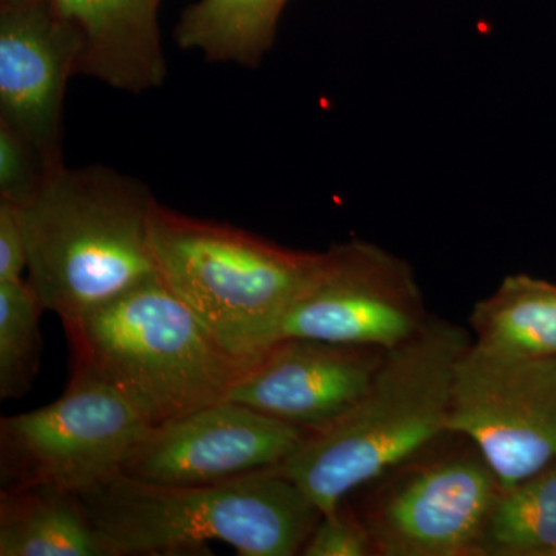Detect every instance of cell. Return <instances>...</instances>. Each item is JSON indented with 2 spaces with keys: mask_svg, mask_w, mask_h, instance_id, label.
I'll return each instance as SVG.
<instances>
[{
  "mask_svg": "<svg viewBox=\"0 0 556 556\" xmlns=\"http://www.w3.org/2000/svg\"><path fill=\"white\" fill-rule=\"evenodd\" d=\"M471 334L441 318L388 350L356 404L306 433L280 470L332 510L365 485L447 437L453 375Z\"/></svg>",
  "mask_w": 556,
  "mask_h": 556,
  "instance_id": "cell-1",
  "label": "cell"
},
{
  "mask_svg": "<svg viewBox=\"0 0 556 556\" xmlns=\"http://www.w3.org/2000/svg\"><path fill=\"white\" fill-rule=\"evenodd\" d=\"M72 493L116 556L204 555L211 541L243 556L302 555L324 515L278 466L203 485L118 471Z\"/></svg>",
  "mask_w": 556,
  "mask_h": 556,
  "instance_id": "cell-2",
  "label": "cell"
},
{
  "mask_svg": "<svg viewBox=\"0 0 556 556\" xmlns=\"http://www.w3.org/2000/svg\"><path fill=\"white\" fill-rule=\"evenodd\" d=\"M155 199L105 166L51 170L21 207L28 283L62 324L102 308L159 276L150 247Z\"/></svg>",
  "mask_w": 556,
  "mask_h": 556,
  "instance_id": "cell-3",
  "label": "cell"
},
{
  "mask_svg": "<svg viewBox=\"0 0 556 556\" xmlns=\"http://www.w3.org/2000/svg\"><path fill=\"white\" fill-rule=\"evenodd\" d=\"M62 325L73 378L115 391L152 427L225 401L257 362L223 346L159 276Z\"/></svg>",
  "mask_w": 556,
  "mask_h": 556,
  "instance_id": "cell-4",
  "label": "cell"
},
{
  "mask_svg": "<svg viewBox=\"0 0 556 556\" xmlns=\"http://www.w3.org/2000/svg\"><path fill=\"white\" fill-rule=\"evenodd\" d=\"M150 247L175 298L236 356L258 361L316 269L318 252L278 247L155 203Z\"/></svg>",
  "mask_w": 556,
  "mask_h": 556,
  "instance_id": "cell-5",
  "label": "cell"
},
{
  "mask_svg": "<svg viewBox=\"0 0 556 556\" xmlns=\"http://www.w3.org/2000/svg\"><path fill=\"white\" fill-rule=\"evenodd\" d=\"M433 444L364 486L356 510L376 556H484L503 484L471 442L447 452Z\"/></svg>",
  "mask_w": 556,
  "mask_h": 556,
  "instance_id": "cell-6",
  "label": "cell"
},
{
  "mask_svg": "<svg viewBox=\"0 0 556 556\" xmlns=\"http://www.w3.org/2000/svg\"><path fill=\"white\" fill-rule=\"evenodd\" d=\"M150 430L115 391L72 376L53 404L0 419V482L79 492L123 471Z\"/></svg>",
  "mask_w": 556,
  "mask_h": 556,
  "instance_id": "cell-7",
  "label": "cell"
},
{
  "mask_svg": "<svg viewBox=\"0 0 556 556\" xmlns=\"http://www.w3.org/2000/svg\"><path fill=\"white\" fill-rule=\"evenodd\" d=\"M447 430L484 456L503 486L556 463V357L507 356L475 345L453 375Z\"/></svg>",
  "mask_w": 556,
  "mask_h": 556,
  "instance_id": "cell-8",
  "label": "cell"
},
{
  "mask_svg": "<svg viewBox=\"0 0 556 556\" xmlns=\"http://www.w3.org/2000/svg\"><path fill=\"white\" fill-rule=\"evenodd\" d=\"M422 292L405 260L378 244L351 240L318 252L283 324L281 338H308L393 350L428 321Z\"/></svg>",
  "mask_w": 556,
  "mask_h": 556,
  "instance_id": "cell-9",
  "label": "cell"
},
{
  "mask_svg": "<svg viewBox=\"0 0 556 556\" xmlns=\"http://www.w3.org/2000/svg\"><path fill=\"white\" fill-rule=\"evenodd\" d=\"M305 437V430L225 399L152 427L123 473L156 484H214L280 466Z\"/></svg>",
  "mask_w": 556,
  "mask_h": 556,
  "instance_id": "cell-10",
  "label": "cell"
},
{
  "mask_svg": "<svg viewBox=\"0 0 556 556\" xmlns=\"http://www.w3.org/2000/svg\"><path fill=\"white\" fill-rule=\"evenodd\" d=\"M80 42L53 0L0 3V123L42 153L62 161V108L76 76Z\"/></svg>",
  "mask_w": 556,
  "mask_h": 556,
  "instance_id": "cell-11",
  "label": "cell"
},
{
  "mask_svg": "<svg viewBox=\"0 0 556 556\" xmlns=\"http://www.w3.org/2000/svg\"><path fill=\"white\" fill-rule=\"evenodd\" d=\"M386 353L379 348L281 338L252 365L228 399L311 433L356 404Z\"/></svg>",
  "mask_w": 556,
  "mask_h": 556,
  "instance_id": "cell-12",
  "label": "cell"
},
{
  "mask_svg": "<svg viewBox=\"0 0 556 556\" xmlns=\"http://www.w3.org/2000/svg\"><path fill=\"white\" fill-rule=\"evenodd\" d=\"M161 0H53L80 42L76 75L112 89L144 93L167 78L161 47Z\"/></svg>",
  "mask_w": 556,
  "mask_h": 556,
  "instance_id": "cell-13",
  "label": "cell"
},
{
  "mask_svg": "<svg viewBox=\"0 0 556 556\" xmlns=\"http://www.w3.org/2000/svg\"><path fill=\"white\" fill-rule=\"evenodd\" d=\"M0 556H116L76 496L60 486L0 489Z\"/></svg>",
  "mask_w": 556,
  "mask_h": 556,
  "instance_id": "cell-14",
  "label": "cell"
},
{
  "mask_svg": "<svg viewBox=\"0 0 556 556\" xmlns=\"http://www.w3.org/2000/svg\"><path fill=\"white\" fill-rule=\"evenodd\" d=\"M475 345L507 356L556 357V283L515 274L479 300L468 320Z\"/></svg>",
  "mask_w": 556,
  "mask_h": 556,
  "instance_id": "cell-15",
  "label": "cell"
},
{
  "mask_svg": "<svg viewBox=\"0 0 556 556\" xmlns=\"http://www.w3.org/2000/svg\"><path fill=\"white\" fill-rule=\"evenodd\" d=\"M288 0H199L179 17L175 40L212 62L257 67L276 39Z\"/></svg>",
  "mask_w": 556,
  "mask_h": 556,
  "instance_id": "cell-16",
  "label": "cell"
},
{
  "mask_svg": "<svg viewBox=\"0 0 556 556\" xmlns=\"http://www.w3.org/2000/svg\"><path fill=\"white\" fill-rule=\"evenodd\" d=\"M489 555L556 556V463L501 489L486 522Z\"/></svg>",
  "mask_w": 556,
  "mask_h": 556,
  "instance_id": "cell-17",
  "label": "cell"
},
{
  "mask_svg": "<svg viewBox=\"0 0 556 556\" xmlns=\"http://www.w3.org/2000/svg\"><path fill=\"white\" fill-rule=\"evenodd\" d=\"M42 303L28 280L0 283V397L31 390L39 371Z\"/></svg>",
  "mask_w": 556,
  "mask_h": 556,
  "instance_id": "cell-18",
  "label": "cell"
},
{
  "mask_svg": "<svg viewBox=\"0 0 556 556\" xmlns=\"http://www.w3.org/2000/svg\"><path fill=\"white\" fill-rule=\"evenodd\" d=\"M54 169L31 142L0 123V200L27 206Z\"/></svg>",
  "mask_w": 556,
  "mask_h": 556,
  "instance_id": "cell-19",
  "label": "cell"
},
{
  "mask_svg": "<svg viewBox=\"0 0 556 556\" xmlns=\"http://www.w3.org/2000/svg\"><path fill=\"white\" fill-rule=\"evenodd\" d=\"M305 556H376L375 544L364 519L345 500L321 515L313 535L306 541Z\"/></svg>",
  "mask_w": 556,
  "mask_h": 556,
  "instance_id": "cell-20",
  "label": "cell"
},
{
  "mask_svg": "<svg viewBox=\"0 0 556 556\" xmlns=\"http://www.w3.org/2000/svg\"><path fill=\"white\" fill-rule=\"evenodd\" d=\"M27 265V240L21 207L11 201L0 200V283L22 280Z\"/></svg>",
  "mask_w": 556,
  "mask_h": 556,
  "instance_id": "cell-21",
  "label": "cell"
},
{
  "mask_svg": "<svg viewBox=\"0 0 556 556\" xmlns=\"http://www.w3.org/2000/svg\"><path fill=\"white\" fill-rule=\"evenodd\" d=\"M42 2V0H0V3H30Z\"/></svg>",
  "mask_w": 556,
  "mask_h": 556,
  "instance_id": "cell-22",
  "label": "cell"
}]
</instances>
